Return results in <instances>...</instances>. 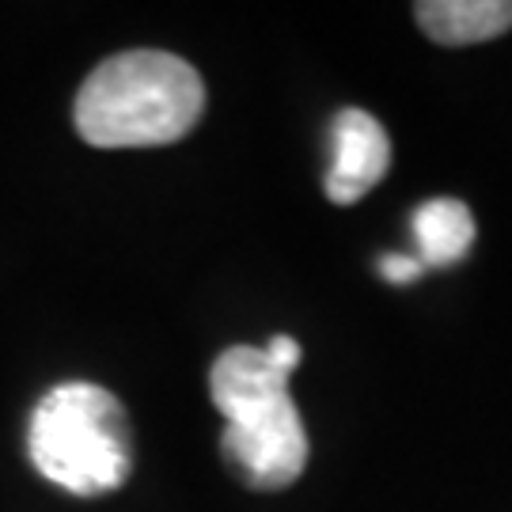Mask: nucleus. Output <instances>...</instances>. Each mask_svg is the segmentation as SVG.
<instances>
[{
    "label": "nucleus",
    "mask_w": 512,
    "mask_h": 512,
    "mask_svg": "<svg viewBox=\"0 0 512 512\" xmlns=\"http://www.w3.org/2000/svg\"><path fill=\"white\" fill-rule=\"evenodd\" d=\"M205 110V84L183 57L126 50L107 57L76 95V129L95 148L183 141Z\"/></svg>",
    "instance_id": "f257e3e1"
},
{
    "label": "nucleus",
    "mask_w": 512,
    "mask_h": 512,
    "mask_svg": "<svg viewBox=\"0 0 512 512\" xmlns=\"http://www.w3.org/2000/svg\"><path fill=\"white\" fill-rule=\"evenodd\" d=\"M27 448L38 475L76 497L110 494L133 471L126 406L88 380L54 387L35 406Z\"/></svg>",
    "instance_id": "f03ea898"
},
{
    "label": "nucleus",
    "mask_w": 512,
    "mask_h": 512,
    "mask_svg": "<svg viewBox=\"0 0 512 512\" xmlns=\"http://www.w3.org/2000/svg\"><path fill=\"white\" fill-rule=\"evenodd\" d=\"M224 459L255 490L293 486L308 467V433H304L293 395H281L274 403L255 406L228 421Z\"/></svg>",
    "instance_id": "7ed1b4c3"
},
{
    "label": "nucleus",
    "mask_w": 512,
    "mask_h": 512,
    "mask_svg": "<svg viewBox=\"0 0 512 512\" xmlns=\"http://www.w3.org/2000/svg\"><path fill=\"white\" fill-rule=\"evenodd\" d=\"M334 160L327 171V198L338 205L361 202L391 167V141L384 126L361 107H349L334 118L330 129Z\"/></svg>",
    "instance_id": "20e7f679"
},
{
    "label": "nucleus",
    "mask_w": 512,
    "mask_h": 512,
    "mask_svg": "<svg viewBox=\"0 0 512 512\" xmlns=\"http://www.w3.org/2000/svg\"><path fill=\"white\" fill-rule=\"evenodd\" d=\"M209 395L224 414V421H232L255 406H266L281 395H289V372L277 368L266 349L232 346L213 361Z\"/></svg>",
    "instance_id": "39448f33"
},
{
    "label": "nucleus",
    "mask_w": 512,
    "mask_h": 512,
    "mask_svg": "<svg viewBox=\"0 0 512 512\" xmlns=\"http://www.w3.org/2000/svg\"><path fill=\"white\" fill-rule=\"evenodd\" d=\"M414 19L440 46L490 42L512 27V0H425Z\"/></svg>",
    "instance_id": "423d86ee"
},
{
    "label": "nucleus",
    "mask_w": 512,
    "mask_h": 512,
    "mask_svg": "<svg viewBox=\"0 0 512 512\" xmlns=\"http://www.w3.org/2000/svg\"><path fill=\"white\" fill-rule=\"evenodd\" d=\"M414 239H418L421 266H452L475 243V217L459 198H433L414 213Z\"/></svg>",
    "instance_id": "0eeeda50"
},
{
    "label": "nucleus",
    "mask_w": 512,
    "mask_h": 512,
    "mask_svg": "<svg viewBox=\"0 0 512 512\" xmlns=\"http://www.w3.org/2000/svg\"><path fill=\"white\" fill-rule=\"evenodd\" d=\"M380 274L391 285H406V281L425 274V266H421V258H410V255H384L380 258Z\"/></svg>",
    "instance_id": "6e6552de"
},
{
    "label": "nucleus",
    "mask_w": 512,
    "mask_h": 512,
    "mask_svg": "<svg viewBox=\"0 0 512 512\" xmlns=\"http://www.w3.org/2000/svg\"><path fill=\"white\" fill-rule=\"evenodd\" d=\"M266 353H270V361H274L277 368H285L289 376H293V368L300 365V346H296L289 334H277V338H270Z\"/></svg>",
    "instance_id": "1a4fd4ad"
}]
</instances>
